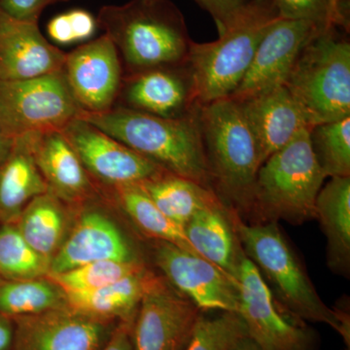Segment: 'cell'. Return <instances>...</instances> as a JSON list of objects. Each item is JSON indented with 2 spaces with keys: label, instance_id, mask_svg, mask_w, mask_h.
<instances>
[{
  "label": "cell",
  "instance_id": "19",
  "mask_svg": "<svg viewBox=\"0 0 350 350\" xmlns=\"http://www.w3.org/2000/svg\"><path fill=\"white\" fill-rule=\"evenodd\" d=\"M237 101L256 142L260 167L301 131L314 126L285 86Z\"/></svg>",
  "mask_w": 350,
  "mask_h": 350
},
{
  "label": "cell",
  "instance_id": "13",
  "mask_svg": "<svg viewBox=\"0 0 350 350\" xmlns=\"http://www.w3.org/2000/svg\"><path fill=\"white\" fill-rule=\"evenodd\" d=\"M63 72L82 113L107 112L116 105L124 69L105 34L66 54Z\"/></svg>",
  "mask_w": 350,
  "mask_h": 350
},
{
  "label": "cell",
  "instance_id": "22",
  "mask_svg": "<svg viewBox=\"0 0 350 350\" xmlns=\"http://www.w3.org/2000/svg\"><path fill=\"white\" fill-rule=\"evenodd\" d=\"M317 220L327 239V265L336 275H350V176L331 177L319 191Z\"/></svg>",
  "mask_w": 350,
  "mask_h": 350
},
{
  "label": "cell",
  "instance_id": "33",
  "mask_svg": "<svg viewBox=\"0 0 350 350\" xmlns=\"http://www.w3.org/2000/svg\"><path fill=\"white\" fill-rule=\"evenodd\" d=\"M283 19L305 20L327 27L329 0H271Z\"/></svg>",
  "mask_w": 350,
  "mask_h": 350
},
{
  "label": "cell",
  "instance_id": "30",
  "mask_svg": "<svg viewBox=\"0 0 350 350\" xmlns=\"http://www.w3.org/2000/svg\"><path fill=\"white\" fill-rule=\"evenodd\" d=\"M50 262L29 245L17 226L0 228V275L4 280H31L49 273Z\"/></svg>",
  "mask_w": 350,
  "mask_h": 350
},
{
  "label": "cell",
  "instance_id": "35",
  "mask_svg": "<svg viewBox=\"0 0 350 350\" xmlns=\"http://www.w3.org/2000/svg\"><path fill=\"white\" fill-rule=\"evenodd\" d=\"M70 0H0V9L16 19L38 23L47 7Z\"/></svg>",
  "mask_w": 350,
  "mask_h": 350
},
{
  "label": "cell",
  "instance_id": "23",
  "mask_svg": "<svg viewBox=\"0 0 350 350\" xmlns=\"http://www.w3.org/2000/svg\"><path fill=\"white\" fill-rule=\"evenodd\" d=\"M144 271L123 278L105 287L86 292L66 293V305L78 313L103 320L133 326L138 306L152 275Z\"/></svg>",
  "mask_w": 350,
  "mask_h": 350
},
{
  "label": "cell",
  "instance_id": "6",
  "mask_svg": "<svg viewBox=\"0 0 350 350\" xmlns=\"http://www.w3.org/2000/svg\"><path fill=\"white\" fill-rule=\"evenodd\" d=\"M312 129L299 133L258 170L248 223L285 221L299 226L317 217V195L327 177L312 151Z\"/></svg>",
  "mask_w": 350,
  "mask_h": 350
},
{
  "label": "cell",
  "instance_id": "15",
  "mask_svg": "<svg viewBox=\"0 0 350 350\" xmlns=\"http://www.w3.org/2000/svg\"><path fill=\"white\" fill-rule=\"evenodd\" d=\"M322 27H325L310 21L283 18L275 21L262 36L241 84L229 98L243 100L284 86L301 50Z\"/></svg>",
  "mask_w": 350,
  "mask_h": 350
},
{
  "label": "cell",
  "instance_id": "4",
  "mask_svg": "<svg viewBox=\"0 0 350 350\" xmlns=\"http://www.w3.org/2000/svg\"><path fill=\"white\" fill-rule=\"evenodd\" d=\"M230 216L244 254L273 288L276 300L304 321L335 329L349 345V317L321 300L278 223H248L232 211Z\"/></svg>",
  "mask_w": 350,
  "mask_h": 350
},
{
  "label": "cell",
  "instance_id": "32",
  "mask_svg": "<svg viewBox=\"0 0 350 350\" xmlns=\"http://www.w3.org/2000/svg\"><path fill=\"white\" fill-rule=\"evenodd\" d=\"M245 335L247 332L238 312H222L213 317L204 312L184 350H231Z\"/></svg>",
  "mask_w": 350,
  "mask_h": 350
},
{
  "label": "cell",
  "instance_id": "27",
  "mask_svg": "<svg viewBox=\"0 0 350 350\" xmlns=\"http://www.w3.org/2000/svg\"><path fill=\"white\" fill-rule=\"evenodd\" d=\"M111 189L120 206L144 234L155 241L174 243L196 253L186 238L184 229L170 220L157 207L139 183L126 184Z\"/></svg>",
  "mask_w": 350,
  "mask_h": 350
},
{
  "label": "cell",
  "instance_id": "14",
  "mask_svg": "<svg viewBox=\"0 0 350 350\" xmlns=\"http://www.w3.org/2000/svg\"><path fill=\"white\" fill-rule=\"evenodd\" d=\"M11 350H101L118 324L66 308L14 319Z\"/></svg>",
  "mask_w": 350,
  "mask_h": 350
},
{
  "label": "cell",
  "instance_id": "42",
  "mask_svg": "<svg viewBox=\"0 0 350 350\" xmlns=\"http://www.w3.org/2000/svg\"><path fill=\"white\" fill-rule=\"evenodd\" d=\"M11 142H8L4 137L3 133H2L1 126H0V163L3 160L4 157L8 153L9 148H10Z\"/></svg>",
  "mask_w": 350,
  "mask_h": 350
},
{
  "label": "cell",
  "instance_id": "41",
  "mask_svg": "<svg viewBox=\"0 0 350 350\" xmlns=\"http://www.w3.org/2000/svg\"><path fill=\"white\" fill-rule=\"evenodd\" d=\"M231 350H262L247 335L239 338Z\"/></svg>",
  "mask_w": 350,
  "mask_h": 350
},
{
  "label": "cell",
  "instance_id": "9",
  "mask_svg": "<svg viewBox=\"0 0 350 350\" xmlns=\"http://www.w3.org/2000/svg\"><path fill=\"white\" fill-rule=\"evenodd\" d=\"M239 310L247 336L262 350H317V333L273 296L256 266L244 256L239 271Z\"/></svg>",
  "mask_w": 350,
  "mask_h": 350
},
{
  "label": "cell",
  "instance_id": "7",
  "mask_svg": "<svg viewBox=\"0 0 350 350\" xmlns=\"http://www.w3.org/2000/svg\"><path fill=\"white\" fill-rule=\"evenodd\" d=\"M340 29L315 32L284 83L312 126L350 116V43Z\"/></svg>",
  "mask_w": 350,
  "mask_h": 350
},
{
  "label": "cell",
  "instance_id": "2",
  "mask_svg": "<svg viewBox=\"0 0 350 350\" xmlns=\"http://www.w3.org/2000/svg\"><path fill=\"white\" fill-rule=\"evenodd\" d=\"M80 117L165 172L213 191L198 107L178 119L162 118L119 107L96 114L82 113Z\"/></svg>",
  "mask_w": 350,
  "mask_h": 350
},
{
  "label": "cell",
  "instance_id": "24",
  "mask_svg": "<svg viewBox=\"0 0 350 350\" xmlns=\"http://www.w3.org/2000/svg\"><path fill=\"white\" fill-rule=\"evenodd\" d=\"M49 191L25 137L11 142L0 163V216L18 218L25 206Z\"/></svg>",
  "mask_w": 350,
  "mask_h": 350
},
{
  "label": "cell",
  "instance_id": "34",
  "mask_svg": "<svg viewBox=\"0 0 350 350\" xmlns=\"http://www.w3.org/2000/svg\"><path fill=\"white\" fill-rule=\"evenodd\" d=\"M198 5L211 14L221 34L234 22L250 0H195Z\"/></svg>",
  "mask_w": 350,
  "mask_h": 350
},
{
  "label": "cell",
  "instance_id": "26",
  "mask_svg": "<svg viewBox=\"0 0 350 350\" xmlns=\"http://www.w3.org/2000/svg\"><path fill=\"white\" fill-rule=\"evenodd\" d=\"M66 217L64 202L48 191L25 207L16 226L25 241L51 262L64 243Z\"/></svg>",
  "mask_w": 350,
  "mask_h": 350
},
{
  "label": "cell",
  "instance_id": "28",
  "mask_svg": "<svg viewBox=\"0 0 350 350\" xmlns=\"http://www.w3.org/2000/svg\"><path fill=\"white\" fill-rule=\"evenodd\" d=\"M66 296L47 275L0 280V313L14 319L66 308Z\"/></svg>",
  "mask_w": 350,
  "mask_h": 350
},
{
  "label": "cell",
  "instance_id": "3",
  "mask_svg": "<svg viewBox=\"0 0 350 350\" xmlns=\"http://www.w3.org/2000/svg\"><path fill=\"white\" fill-rule=\"evenodd\" d=\"M198 116L213 191L245 221L252 211L260 163L241 105L231 98H222L198 107Z\"/></svg>",
  "mask_w": 350,
  "mask_h": 350
},
{
  "label": "cell",
  "instance_id": "39",
  "mask_svg": "<svg viewBox=\"0 0 350 350\" xmlns=\"http://www.w3.org/2000/svg\"><path fill=\"white\" fill-rule=\"evenodd\" d=\"M347 24L349 25V23H347L344 0H329L327 27H344L345 29H347Z\"/></svg>",
  "mask_w": 350,
  "mask_h": 350
},
{
  "label": "cell",
  "instance_id": "1",
  "mask_svg": "<svg viewBox=\"0 0 350 350\" xmlns=\"http://www.w3.org/2000/svg\"><path fill=\"white\" fill-rule=\"evenodd\" d=\"M98 27L118 51L124 75L187 64L193 40L170 0H130L101 7Z\"/></svg>",
  "mask_w": 350,
  "mask_h": 350
},
{
  "label": "cell",
  "instance_id": "12",
  "mask_svg": "<svg viewBox=\"0 0 350 350\" xmlns=\"http://www.w3.org/2000/svg\"><path fill=\"white\" fill-rule=\"evenodd\" d=\"M153 258L163 278L202 312H238V283L204 258L160 241L154 244Z\"/></svg>",
  "mask_w": 350,
  "mask_h": 350
},
{
  "label": "cell",
  "instance_id": "5",
  "mask_svg": "<svg viewBox=\"0 0 350 350\" xmlns=\"http://www.w3.org/2000/svg\"><path fill=\"white\" fill-rule=\"evenodd\" d=\"M280 18L271 0H250L217 40L193 41L187 64L195 105L229 98L236 91L262 36Z\"/></svg>",
  "mask_w": 350,
  "mask_h": 350
},
{
  "label": "cell",
  "instance_id": "11",
  "mask_svg": "<svg viewBox=\"0 0 350 350\" xmlns=\"http://www.w3.org/2000/svg\"><path fill=\"white\" fill-rule=\"evenodd\" d=\"M61 131L91 179L107 187L140 183L165 172L82 117L69 122Z\"/></svg>",
  "mask_w": 350,
  "mask_h": 350
},
{
  "label": "cell",
  "instance_id": "21",
  "mask_svg": "<svg viewBox=\"0 0 350 350\" xmlns=\"http://www.w3.org/2000/svg\"><path fill=\"white\" fill-rule=\"evenodd\" d=\"M193 250L238 283L239 267L245 256L232 226L230 209L209 207L196 213L184 227Z\"/></svg>",
  "mask_w": 350,
  "mask_h": 350
},
{
  "label": "cell",
  "instance_id": "25",
  "mask_svg": "<svg viewBox=\"0 0 350 350\" xmlns=\"http://www.w3.org/2000/svg\"><path fill=\"white\" fill-rule=\"evenodd\" d=\"M139 184L157 207L182 229L202 209L224 206L213 191L170 172Z\"/></svg>",
  "mask_w": 350,
  "mask_h": 350
},
{
  "label": "cell",
  "instance_id": "17",
  "mask_svg": "<svg viewBox=\"0 0 350 350\" xmlns=\"http://www.w3.org/2000/svg\"><path fill=\"white\" fill-rule=\"evenodd\" d=\"M103 260L138 261L116 223L100 209L86 208L50 262L49 273Z\"/></svg>",
  "mask_w": 350,
  "mask_h": 350
},
{
  "label": "cell",
  "instance_id": "31",
  "mask_svg": "<svg viewBox=\"0 0 350 350\" xmlns=\"http://www.w3.org/2000/svg\"><path fill=\"white\" fill-rule=\"evenodd\" d=\"M144 269V265L139 261L103 260L82 265L64 273H48L47 276L59 285L64 293H71L107 286Z\"/></svg>",
  "mask_w": 350,
  "mask_h": 350
},
{
  "label": "cell",
  "instance_id": "36",
  "mask_svg": "<svg viewBox=\"0 0 350 350\" xmlns=\"http://www.w3.org/2000/svg\"><path fill=\"white\" fill-rule=\"evenodd\" d=\"M66 13L76 42H82L93 38L98 29V21L93 14L84 9H73Z\"/></svg>",
  "mask_w": 350,
  "mask_h": 350
},
{
  "label": "cell",
  "instance_id": "37",
  "mask_svg": "<svg viewBox=\"0 0 350 350\" xmlns=\"http://www.w3.org/2000/svg\"><path fill=\"white\" fill-rule=\"evenodd\" d=\"M47 32L51 40L59 45H70L76 43L72 27L66 12L59 14L50 20L47 25Z\"/></svg>",
  "mask_w": 350,
  "mask_h": 350
},
{
  "label": "cell",
  "instance_id": "38",
  "mask_svg": "<svg viewBox=\"0 0 350 350\" xmlns=\"http://www.w3.org/2000/svg\"><path fill=\"white\" fill-rule=\"evenodd\" d=\"M101 350H135L131 340V325L119 323L111 338Z\"/></svg>",
  "mask_w": 350,
  "mask_h": 350
},
{
  "label": "cell",
  "instance_id": "8",
  "mask_svg": "<svg viewBox=\"0 0 350 350\" xmlns=\"http://www.w3.org/2000/svg\"><path fill=\"white\" fill-rule=\"evenodd\" d=\"M63 70L19 81H0V126L8 142L62 131L81 116Z\"/></svg>",
  "mask_w": 350,
  "mask_h": 350
},
{
  "label": "cell",
  "instance_id": "10",
  "mask_svg": "<svg viewBox=\"0 0 350 350\" xmlns=\"http://www.w3.org/2000/svg\"><path fill=\"white\" fill-rule=\"evenodd\" d=\"M202 310L163 276L152 273L131 326L135 350H184Z\"/></svg>",
  "mask_w": 350,
  "mask_h": 350
},
{
  "label": "cell",
  "instance_id": "29",
  "mask_svg": "<svg viewBox=\"0 0 350 350\" xmlns=\"http://www.w3.org/2000/svg\"><path fill=\"white\" fill-rule=\"evenodd\" d=\"M310 138L327 178L350 176V116L313 126Z\"/></svg>",
  "mask_w": 350,
  "mask_h": 350
},
{
  "label": "cell",
  "instance_id": "40",
  "mask_svg": "<svg viewBox=\"0 0 350 350\" xmlns=\"http://www.w3.org/2000/svg\"><path fill=\"white\" fill-rule=\"evenodd\" d=\"M14 327L13 319L0 313V350H11L13 347Z\"/></svg>",
  "mask_w": 350,
  "mask_h": 350
},
{
  "label": "cell",
  "instance_id": "18",
  "mask_svg": "<svg viewBox=\"0 0 350 350\" xmlns=\"http://www.w3.org/2000/svg\"><path fill=\"white\" fill-rule=\"evenodd\" d=\"M66 55L44 38L38 23L16 19L0 9V81L63 70Z\"/></svg>",
  "mask_w": 350,
  "mask_h": 350
},
{
  "label": "cell",
  "instance_id": "16",
  "mask_svg": "<svg viewBox=\"0 0 350 350\" xmlns=\"http://www.w3.org/2000/svg\"><path fill=\"white\" fill-rule=\"evenodd\" d=\"M115 107L162 118H183L197 105L188 64L124 75Z\"/></svg>",
  "mask_w": 350,
  "mask_h": 350
},
{
  "label": "cell",
  "instance_id": "20",
  "mask_svg": "<svg viewBox=\"0 0 350 350\" xmlns=\"http://www.w3.org/2000/svg\"><path fill=\"white\" fill-rule=\"evenodd\" d=\"M22 137L27 140L51 193L68 204L84 202L93 196V180L61 131Z\"/></svg>",
  "mask_w": 350,
  "mask_h": 350
}]
</instances>
